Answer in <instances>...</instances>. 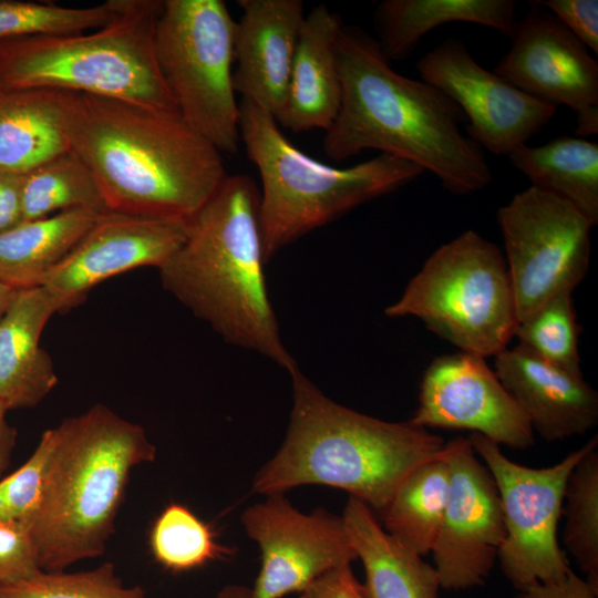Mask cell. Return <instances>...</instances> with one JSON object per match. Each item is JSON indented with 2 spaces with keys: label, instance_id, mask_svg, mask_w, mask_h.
Listing matches in <instances>:
<instances>
[{
  "label": "cell",
  "instance_id": "30bf717a",
  "mask_svg": "<svg viewBox=\"0 0 598 598\" xmlns=\"http://www.w3.org/2000/svg\"><path fill=\"white\" fill-rule=\"evenodd\" d=\"M597 439L555 465L534 468L511 461L498 444L482 434L468 436L498 491L506 535L497 559L517 590L537 581L559 580L570 570L557 540L565 488L573 467Z\"/></svg>",
  "mask_w": 598,
  "mask_h": 598
},
{
  "label": "cell",
  "instance_id": "5b68a950",
  "mask_svg": "<svg viewBox=\"0 0 598 598\" xmlns=\"http://www.w3.org/2000/svg\"><path fill=\"white\" fill-rule=\"evenodd\" d=\"M53 430L42 499L29 524L44 571L65 570L104 553L132 470L156 456L140 424L103 404Z\"/></svg>",
  "mask_w": 598,
  "mask_h": 598
},
{
  "label": "cell",
  "instance_id": "b9f144b4",
  "mask_svg": "<svg viewBox=\"0 0 598 598\" xmlns=\"http://www.w3.org/2000/svg\"><path fill=\"white\" fill-rule=\"evenodd\" d=\"M18 290L0 281V320L16 298Z\"/></svg>",
  "mask_w": 598,
  "mask_h": 598
},
{
  "label": "cell",
  "instance_id": "9a60e30c",
  "mask_svg": "<svg viewBox=\"0 0 598 598\" xmlns=\"http://www.w3.org/2000/svg\"><path fill=\"white\" fill-rule=\"evenodd\" d=\"M416 69L422 81L460 106L468 121L467 136L495 155L508 156L525 145L557 111L485 70L455 38L427 51Z\"/></svg>",
  "mask_w": 598,
  "mask_h": 598
},
{
  "label": "cell",
  "instance_id": "f546056e",
  "mask_svg": "<svg viewBox=\"0 0 598 598\" xmlns=\"http://www.w3.org/2000/svg\"><path fill=\"white\" fill-rule=\"evenodd\" d=\"M563 543L598 587V439L573 467L565 488Z\"/></svg>",
  "mask_w": 598,
  "mask_h": 598
},
{
  "label": "cell",
  "instance_id": "ac0fdd59",
  "mask_svg": "<svg viewBox=\"0 0 598 598\" xmlns=\"http://www.w3.org/2000/svg\"><path fill=\"white\" fill-rule=\"evenodd\" d=\"M234 89L241 100L275 118L287 96L290 72L305 20L301 0H238Z\"/></svg>",
  "mask_w": 598,
  "mask_h": 598
},
{
  "label": "cell",
  "instance_id": "8d00e7d4",
  "mask_svg": "<svg viewBox=\"0 0 598 598\" xmlns=\"http://www.w3.org/2000/svg\"><path fill=\"white\" fill-rule=\"evenodd\" d=\"M298 598H369L351 564L336 567L312 581Z\"/></svg>",
  "mask_w": 598,
  "mask_h": 598
},
{
  "label": "cell",
  "instance_id": "5bb4252c",
  "mask_svg": "<svg viewBox=\"0 0 598 598\" xmlns=\"http://www.w3.org/2000/svg\"><path fill=\"white\" fill-rule=\"evenodd\" d=\"M511 47L493 72L524 93L548 104L569 107L575 135L598 133V62L549 11L529 2L516 21Z\"/></svg>",
  "mask_w": 598,
  "mask_h": 598
},
{
  "label": "cell",
  "instance_id": "d6986e66",
  "mask_svg": "<svg viewBox=\"0 0 598 598\" xmlns=\"http://www.w3.org/2000/svg\"><path fill=\"white\" fill-rule=\"evenodd\" d=\"M494 371L544 440L561 441L596 426L598 394L582 374L556 367L520 344L495 355Z\"/></svg>",
  "mask_w": 598,
  "mask_h": 598
},
{
  "label": "cell",
  "instance_id": "cb8c5ba5",
  "mask_svg": "<svg viewBox=\"0 0 598 598\" xmlns=\"http://www.w3.org/2000/svg\"><path fill=\"white\" fill-rule=\"evenodd\" d=\"M515 0H384L374 12L377 40L391 61L409 58L434 28L453 22L481 24L511 37Z\"/></svg>",
  "mask_w": 598,
  "mask_h": 598
},
{
  "label": "cell",
  "instance_id": "603a6c76",
  "mask_svg": "<svg viewBox=\"0 0 598 598\" xmlns=\"http://www.w3.org/2000/svg\"><path fill=\"white\" fill-rule=\"evenodd\" d=\"M68 93L0 82V169L23 174L70 151L63 124Z\"/></svg>",
  "mask_w": 598,
  "mask_h": 598
},
{
  "label": "cell",
  "instance_id": "6da1fadb",
  "mask_svg": "<svg viewBox=\"0 0 598 598\" xmlns=\"http://www.w3.org/2000/svg\"><path fill=\"white\" fill-rule=\"evenodd\" d=\"M63 124L109 212L189 221L227 176L221 153L175 111L69 92Z\"/></svg>",
  "mask_w": 598,
  "mask_h": 598
},
{
  "label": "cell",
  "instance_id": "ab89813d",
  "mask_svg": "<svg viewBox=\"0 0 598 598\" xmlns=\"http://www.w3.org/2000/svg\"><path fill=\"white\" fill-rule=\"evenodd\" d=\"M7 409L0 401V478L7 470L16 444V430L8 423Z\"/></svg>",
  "mask_w": 598,
  "mask_h": 598
},
{
  "label": "cell",
  "instance_id": "ba28073f",
  "mask_svg": "<svg viewBox=\"0 0 598 598\" xmlns=\"http://www.w3.org/2000/svg\"><path fill=\"white\" fill-rule=\"evenodd\" d=\"M384 313L416 317L461 351L484 358L507 349L518 323L505 257L474 230L440 246Z\"/></svg>",
  "mask_w": 598,
  "mask_h": 598
},
{
  "label": "cell",
  "instance_id": "7a4b0ae2",
  "mask_svg": "<svg viewBox=\"0 0 598 598\" xmlns=\"http://www.w3.org/2000/svg\"><path fill=\"white\" fill-rule=\"evenodd\" d=\"M336 49L342 95L323 138L329 159L377 150L435 175L455 195L483 190L492 182L484 150L461 132L466 118L454 101L398 73L377 40L359 28L343 24Z\"/></svg>",
  "mask_w": 598,
  "mask_h": 598
},
{
  "label": "cell",
  "instance_id": "7402d4cb",
  "mask_svg": "<svg viewBox=\"0 0 598 598\" xmlns=\"http://www.w3.org/2000/svg\"><path fill=\"white\" fill-rule=\"evenodd\" d=\"M341 516L363 564L369 598H439L435 567L390 536L368 505L349 497Z\"/></svg>",
  "mask_w": 598,
  "mask_h": 598
},
{
  "label": "cell",
  "instance_id": "83f0119b",
  "mask_svg": "<svg viewBox=\"0 0 598 598\" xmlns=\"http://www.w3.org/2000/svg\"><path fill=\"white\" fill-rule=\"evenodd\" d=\"M74 208L109 212L92 173L73 152L59 154L23 173V221Z\"/></svg>",
  "mask_w": 598,
  "mask_h": 598
},
{
  "label": "cell",
  "instance_id": "8fae6325",
  "mask_svg": "<svg viewBox=\"0 0 598 598\" xmlns=\"http://www.w3.org/2000/svg\"><path fill=\"white\" fill-rule=\"evenodd\" d=\"M518 322L549 299L573 292L587 274L592 224L567 202L536 187L496 214Z\"/></svg>",
  "mask_w": 598,
  "mask_h": 598
},
{
  "label": "cell",
  "instance_id": "4316f807",
  "mask_svg": "<svg viewBox=\"0 0 598 598\" xmlns=\"http://www.w3.org/2000/svg\"><path fill=\"white\" fill-rule=\"evenodd\" d=\"M448 487V466L442 455L416 466L381 512L382 527L417 555L430 554L443 522Z\"/></svg>",
  "mask_w": 598,
  "mask_h": 598
},
{
  "label": "cell",
  "instance_id": "8992f818",
  "mask_svg": "<svg viewBox=\"0 0 598 598\" xmlns=\"http://www.w3.org/2000/svg\"><path fill=\"white\" fill-rule=\"evenodd\" d=\"M239 114L240 141L261 181L259 216L266 264L303 235L424 173L386 154L346 168L330 166L291 144L275 117L256 104L241 100Z\"/></svg>",
  "mask_w": 598,
  "mask_h": 598
},
{
  "label": "cell",
  "instance_id": "4dcf8cb0",
  "mask_svg": "<svg viewBox=\"0 0 598 598\" xmlns=\"http://www.w3.org/2000/svg\"><path fill=\"white\" fill-rule=\"evenodd\" d=\"M122 0H107L86 8L53 2L0 0V41L39 34H75L107 24Z\"/></svg>",
  "mask_w": 598,
  "mask_h": 598
},
{
  "label": "cell",
  "instance_id": "1f68e13d",
  "mask_svg": "<svg viewBox=\"0 0 598 598\" xmlns=\"http://www.w3.org/2000/svg\"><path fill=\"white\" fill-rule=\"evenodd\" d=\"M578 324L570 292L549 299L517 323L514 337L540 359L582 374L578 350Z\"/></svg>",
  "mask_w": 598,
  "mask_h": 598
},
{
  "label": "cell",
  "instance_id": "484cf974",
  "mask_svg": "<svg viewBox=\"0 0 598 598\" xmlns=\"http://www.w3.org/2000/svg\"><path fill=\"white\" fill-rule=\"evenodd\" d=\"M508 158L533 187L549 193L598 224V144L559 136L539 146L522 145Z\"/></svg>",
  "mask_w": 598,
  "mask_h": 598
},
{
  "label": "cell",
  "instance_id": "52a82bcc",
  "mask_svg": "<svg viewBox=\"0 0 598 598\" xmlns=\"http://www.w3.org/2000/svg\"><path fill=\"white\" fill-rule=\"evenodd\" d=\"M163 0H122L105 25L75 34L0 41V82L120 99L175 111L155 54Z\"/></svg>",
  "mask_w": 598,
  "mask_h": 598
},
{
  "label": "cell",
  "instance_id": "f1b7e54d",
  "mask_svg": "<svg viewBox=\"0 0 598 598\" xmlns=\"http://www.w3.org/2000/svg\"><path fill=\"white\" fill-rule=\"evenodd\" d=\"M150 548L156 563L173 573L193 570L234 553L218 543L208 523L179 503L167 505L154 520Z\"/></svg>",
  "mask_w": 598,
  "mask_h": 598
},
{
  "label": "cell",
  "instance_id": "d590c367",
  "mask_svg": "<svg viewBox=\"0 0 598 598\" xmlns=\"http://www.w3.org/2000/svg\"><path fill=\"white\" fill-rule=\"evenodd\" d=\"M555 16L587 49L598 54L597 0L535 1Z\"/></svg>",
  "mask_w": 598,
  "mask_h": 598
},
{
  "label": "cell",
  "instance_id": "e575fe53",
  "mask_svg": "<svg viewBox=\"0 0 598 598\" xmlns=\"http://www.w3.org/2000/svg\"><path fill=\"white\" fill-rule=\"evenodd\" d=\"M41 570L29 524L0 520V588L29 579Z\"/></svg>",
  "mask_w": 598,
  "mask_h": 598
},
{
  "label": "cell",
  "instance_id": "d6a6232c",
  "mask_svg": "<svg viewBox=\"0 0 598 598\" xmlns=\"http://www.w3.org/2000/svg\"><path fill=\"white\" fill-rule=\"evenodd\" d=\"M0 598H148L140 586H126L112 563L85 571L41 570L0 588Z\"/></svg>",
  "mask_w": 598,
  "mask_h": 598
},
{
  "label": "cell",
  "instance_id": "74e56055",
  "mask_svg": "<svg viewBox=\"0 0 598 598\" xmlns=\"http://www.w3.org/2000/svg\"><path fill=\"white\" fill-rule=\"evenodd\" d=\"M515 598H598V587L576 575L571 569L556 581L533 582L518 590Z\"/></svg>",
  "mask_w": 598,
  "mask_h": 598
},
{
  "label": "cell",
  "instance_id": "836d02e7",
  "mask_svg": "<svg viewBox=\"0 0 598 598\" xmlns=\"http://www.w3.org/2000/svg\"><path fill=\"white\" fill-rule=\"evenodd\" d=\"M53 445L52 427L41 435L35 450L19 468L0 478V520L30 524L42 499Z\"/></svg>",
  "mask_w": 598,
  "mask_h": 598
},
{
  "label": "cell",
  "instance_id": "4fadbf2b",
  "mask_svg": "<svg viewBox=\"0 0 598 598\" xmlns=\"http://www.w3.org/2000/svg\"><path fill=\"white\" fill-rule=\"evenodd\" d=\"M441 455L448 466L450 487L431 553L441 588L471 589L485 584L505 539L498 491L468 437L445 442Z\"/></svg>",
  "mask_w": 598,
  "mask_h": 598
},
{
  "label": "cell",
  "instance_id": "d4e9b609",
  "mask_svg": "<svg viewBox=\"0 0 598 598\" xmlns=\"http://www.w3.org/2000/svg\"><path fill=\"white\" fill-rule=\"evenodd\" d=\"M100 214L74 208L22 221L0 234V281L17 290L40 286L84 237Z\"/></svg>",
  "mask_w": 598,
  "mask_h": 598
},
{
  "label": "cell",
  "instance_id": "277c9868",
  "mask_svg": "<svg viewBox=\"0 0 598 598\" xmlns=\"http://www.w3.org/2000/svg\"><path fill=\"white\" fill-rule=\"evenodd\" d=\"M288 373V429L279 450L255 475V493L324 485L381 513L412 470L441 455L445 441L427 429L357 412L326 396L299 367Z\"/></svg>",
  "mask_w": 598,
  "mask_h": 598
},
{
  "label": "cell",
  "instance_id": "44dd1931",
  "mask_svg": "<svg viewBox=\"0 0 598 598\" xmlns=\"http://www.w3.org/2000/svg\"><path fill=\"white\" fill-rule=\"evenodd\" d=\"M343 22L324 4L305 17L285 104L275 118L295 133L327 131L341 103L337 39Z\"/></svg>",
  "mask_w": 598,
  "mask_h": 598
},
{
  "label": "cell",
  "instance_id": "60d3db41",
  "mask_svg": "<svg viewBox=\"0 0 598 598\" xmlns=\"http://www.w3.org/2000/svg\"><path fill=\"white\" fill-rule=\"evenodd\" d=\"M216 598H254L251 588L239 584L224 586Z\"/></svg>",
  "mask_w": 598,
  "mask_h": 598
},
{
  "label": "cell",
  "instance_id": "e0dca14e",
  "mask_svg": "<svg viewBox=\"0 0 598 598\" xmlns=\"http://www.w3.org/2000/svg\"><path fill=\"white\" fill-rule=\"evenodd\" d=\"M189 221L100 214L84 237L41 281L69 308L115 275L143 266L159 268L184 244Z\"/></svg>",
  "mask_w": 598,
  "mask_h": 598
},
{
  "label": "cell",
  "instance_id": "7c38bea8",
  "mask_svg": "<svg viewBox=\"0 0 598 598\" xmlns=\"http://www.w3.org/2000/svg\"><path fill=\"white\" fill-rule=\"evenodd\" d=\"M265 497L240 516L260 549L254 598L299 594L324 573L358 559L342 516L321 508L300 512L283 494Z\"/></svg>",
  "mask_w": 598,
  "mask_h": 598
},
{
  "label": "cell",
  "instance_id": "9c48e42d",
  "mask_svg": "<svg viewBox=\"0 0 598 598\" xmlns=\"http://www.w3.org/2000/svg\"><path fill=\"white\" fill-rule=\"evenodd\" d=\"M236 21L223 0H163L155 54L182 118L220 153L239 148L233 82Z\"/></svg>",
  "mask_w": 598,
  "mask_h": 598
},
{
  "label": "cell",
  "instance_id": "f35d334b",
  "mask_svg": "<svg viewBox=\"0 0 598 598\" xmlns=\"http://www.w3.org/2000/svg\"><path fill=\"white\" fill-rule=\"evenodd\" d=\"M22 179L23 174L0 169V234L23 221Z\"/></svg>",
  "mask_w": 598,
  "mask_h": 598
},
{
  "label": "cell",
  "instance_id": "3957f363",
  "mask_svg": "<svg viewBox=\"0 0 598 598\" xmlns=\"http://www.w3.org/2000/svg\"><path fill=\"white\" fill-rule=\"evenodd\" d=\"M260 193L227 175L189 220L184 244L159 268L163 287L227 343L297 368L285 347L264 274Z\"/></svg>",
  "mask_w": 598,
  "mask_h": 598
},
{
  "label": "cell",
  "instance_id": "ffe728a7",
  "mask_svg": "<svg viewBox=\"0 0 598 598\" xmlns=\"http://www.w3.org/2000/svg\"><path fill=\"white\" fill-rule=\"evenodd\" d=\"M69 309L43 286L18 290L0 320V401L7 410L31 408L56 385L51 357L40 347L49 319Z\"/></svg>",
  "mask_w": 598,
  "mask_h": 598
},
{
  "label": "cell",
  "instance_id": "2e32d148",
  "mask_svg": "<svg viewBox=\"0 0 598 598\" xmlns=\"http://www.w3.org/2000/svg\"><path fill=\"white\" fill-rule=\"evenodd\" d=\"M409 422L424 429L468 430L512 448L534 444L528 419L486 358L463 351L441 355L427 367Z\"/></svg>",
  "mask_w": 598,
  "mask_h": 598
}]
</instances>
